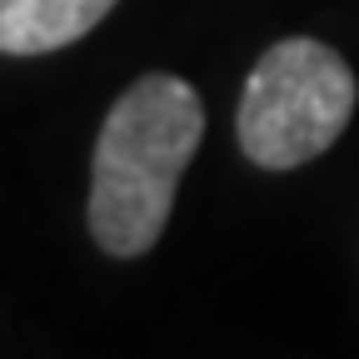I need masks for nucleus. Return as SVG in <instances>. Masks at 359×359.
Listing matches in <instances>:
<instances>
[{"label": "nucleus", "mask_w": 359, "mask_h": 359, "mask_svg": "<svg viewBox=\"0 0 359 359\" xmlns=\"http://www.w3.org/2000/svg\"><path fill=\"white\" fill-rule=\"evenodd\" d=\"M205 140V100L180 75H140L110 105L90 155V240L115 259L155 250L165 235L180 175Z\"/></svg>", "instance_id": "nucleus-1"}, {"label": "nucleus", "mask_w": 359, "mask_h": 359, "mask_svg": "<svg viewBox=\"0 0 359 359\" xmlns=\"http://www.w3.org/2000/svg\"><path fill=\"white\" fill-rule=\"evenodd\" d=\"M359 85L339 50L290 35L255 60L235 110L240 150L259 170H299L320 160L354 115Z\"/></svg>", "instance_id": "nucleus-2"}, {"label": "nucleus", "mask_w": 359, "mask_h": 359, "mask_svg": "<svg viewBox=\"0 0 359 359\" xmlns=\"http://www.w3.org/2000/svg\"><path fill=\"white\" fill-rule=\"evenodd\" d=\"M120 0H0V50L50 55L85 40Z\"/></svg>", "instance_id": "nucleus-3"}]
</instances>
